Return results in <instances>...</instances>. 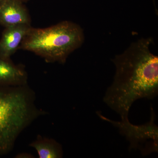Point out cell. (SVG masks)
Here are the masks:
<instances>
[{"mask_svg": "<svg viewBox=\"0 0 158 158\" xmlns=\"http://www.w3.org/2000/svg\"><path fill=\"white\" fill-rule=\"evenodd\" d=\"M17 158H34V156L31 153L27 152H21L16 155L15 157Z\"/></svg>", "mask_w": 158, "mask_h": 158, "instance_id": "9", "label": "cell"}, {"mask_svg": "<svg viewBox=\"0 0 158 158\" xmlns=\"http://www.w3.org/2000/svg\"><path fill=\"white\" fill-rule=\"evenodd\" d=\"M32 27L31 25L19 24L5 27L0 39V56L11 59L19 50L24 37Z\"/></svg>", "mask_w": 158, "mask_h": 158, "instance_id": "6", "label": "cell"}, {"mask_svg": "<svg viewBox=\"0 0 158 158\" xmlns=\"http://www.w3.org/2000/svg\"><path fill=\"white\" fill-rule=\"evenodd\" d=\"M27 72L22 64H15L11 59L0 56V85L22 86L28 84Z\"/></svg>", "mask_w": 158, "mask_h": 158, "instance_id": "7", "label": "cell"}, {"mask_svg": "<svg viewBox=\"0 0 158 158\" xmlns=\"http://www.w3.org/2000/svg\"><path fill=\"white\" fill-rule=\"evenodd\" d=\"M99 117L118 128L123 135L130 142V149H139L142 154L147 155L153 152H158V127L155 123V114L151 108V116L149 122L142 125H135L129 121L116 122L97 112Z\"/></svg>", "mask_w": 158, "mask_h": 158, "instance_id": "4", "label": "cell"}, {"mask_svg": "<svg viewBox=\"0 0 158 158\" xmlns=\"http://www.w3.org/2000/svg\"><path fill=\"white\" fill-rule=\"evenodd\" d=\"M20 1H22L23 2H27V1H30V0H20Z\"/></svg>", "mask_w": 158, "mask_h": 158, "instance_id": "10", "label": "cell"}, {"mask_svg": "<svg viewBox=\"0 0 158 158\" xmlns=\"http://www.w3.org/2000/svg\"><path fill=\"white\" fill-rule=\"evenodd\" d=\"M152 42L151 37L138 40L113 59L116 73L103 101L122 121H129V113L134 102L157 96L158 57L150 50Z\"/></svg>", "mask_w": 158, "mask_h": 158, "instance_id": "1", "label": "cell"}, {"mask_svg": "<svg viewBox=\"0 0 158 158\" xmlns=\"http://www.w3.org/2000/svg\"><path fill=\"white\" fill-rule=\"evenodd\" d=\"M20 0H0V25L5 27L31 25L28 10Z\"/></svg>", "mask_w": 158, "mask_h": 158, "instance_id": "5", "label": "cell"}, {"mask_svg": "<svg viewBox=\"0 0 158 158\" xmlns=\"http://www.w3.org/2000/svg\"><path fill=\"white\" fill-rule=\"evenodd\" d=\"M29 146L36 150L40 158H61L63 157L62 145L52 138L38 135L36 140L30 143Z\"/></svg>", "mask_w": 158, "mask_h": 158, "instance_id": "8", "label": "cell"}, {"mask_svg": "<svg viewBox=\"0 0 158 158\" xmlns=\"http://www.w3.org/2000/svg\"><path fill=\"white\" fill-rule=\"evenodd\" d=\"M36 100V94L28 84L0 85V156L11 152L23 131L46 115L37 107Z\"/></svg>", "mask_w": 158, "mask_h": 158, "instance_id": "2", "label": "cell"}, {"mask_svg": "<svg viewBox=\"0 0 158 158\" xmlns=\"http://www.w3.org/2000/svg\"><path fill=\"white\" fill-rule=\"evenodd\" d=\"M85 41L81 27L64 21L48 27H32L23 40L19 50L29 51L48 63L64 64L69 56L80 48Z\"/></svg>", "mask_w": 158, "mask_h": 158, "instance_id": "3", "label": "cell"}]
</instances>
